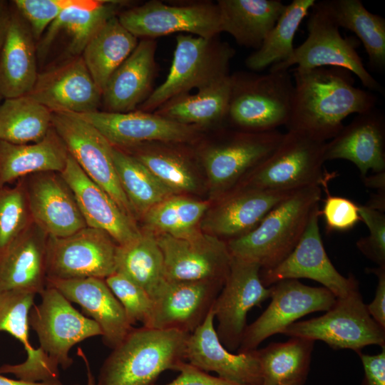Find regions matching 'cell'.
Returning a JSON list of instances; mask_svg holds the SVG:
<instances>
[{
    "label": "cell",
    "instance_id": "cell-1",
    "mask_svg": "<svg viewBox=\"0 0 385 385\" xmlns=\"http://www.w3.org/2000/svg\"><path fill=\"white\" fill-rule=\"evenodd\" d=\"M294 96L287 130H297L325 141L343 128L344 120L374 108V93L354 86V77L339 67L292 70Z\"/></svg>",
    "mask_w": 385,
    "mask_h": 385
},
{
    "label": "cell",
    "instance_id": "cell-2",
    "mask_svg": "<svg viewBox=\"0 0 385 385\" xmlns=\"http://www.w3.org/2000/svg\"><path fill=\"white\" fill-rule=\"evenodd\" d=\"M190 334L142 326L133 328L103 361L96 385H155L167 370L185 362Z\"/></svg>",
    "mask_w": 385,
    "mask_h": 385
},
{
    "label": "cell",
    "instance_id": "cell-3",
    "mask_svg": "<svg viewBox=\"0 0 385 385\" xmlns=\"http://www.w3.org/2000/svg\"><path fill=\"white\" fill-rule=\"evenodd\" d=\"M322 196L321 186L294 192L273 207L249 232L226 242L232 257L269 270L281 263L295 248Z\"/></svg>",
    "mask_w": 385,
    "mask_h": 385
},
{
    "label": "cell",
    "instance_id": "cell-4",
    "mask_svg": "<svg viewBox=\"0 0 385 385\" xmlns=\"http://www.w3.org/2000/svg\"><path fill=\"white\" fill-rule=\"evenodd\" d=\"M232 90L226 121L252 133L277 130L289 121L294 96L290 70L267 74L237 72L231 75Z\"/></svg>",
    "mask_w": 385,
    "mask_h": 385
},
{
    "label": "cell",
    "instance_id": "cell-5",
    "mask_svg": "<svg viewBox=\"0 0 385 385\" xmlns=\"http://www.w3.org/2000/svg\"><path fill=\"white\" fill-rule=\"evenodd\" d=\"M235 53L233 48L217 37L178 35L165 80L152 91L138 110L155 111L175 97L193 88L205 89L230 76V64Z\"/></svg>",
    "mask_w": 385,
    "mask_h": 385
},
{
    "label": "cell",
    "instance_id": "cell-6",
    "mask_svg": "<svg viewBox=\"0 0 385 385\" xmlns=\"http://www.w3.org/2000/svg\"><path fill=\"white\" fill-rule=\"evenodd\" d=\"M327 142L302 132L287 130L275 150L230 191L297 190L327 185L329 178L322 170Z\"/></svg>",
    "mask_w": 385,
    "mask_h": 385
},
{
    "label": "cell",
    "instance_id": "cell-7",
    "mask_svg": "<svg viewBox=\"0 0 385 385\" xmlns=\"http://www.w3.org/2000/svg\"><path fill=\"white\" fill-rule=\"evenodd\" d=\"M307 36L294 48L285 61L270 66V70H289L339 67L349 71L364 87L373 93L384 94L383 86L366 68L357 52L360 43L355 36L343 37L321 1H315L307 22Z\"/></svg>",
    "mask_w": 385,
    "mask_h": 385
},
{
    "label": "cell",
    "instance_id": "cell-8",
    "mask_svg": "<svg viewBox=\"0 0 385 385\" xmlns=\"http://www.w3.org/2000/svg\"><path fill=\"white\" fill-rule=\"evenodd\" d=\"M290 337L319 340L332 349H349L357 354L371 344L385 346V329L369 314L359 284L320 317L294 322L282 333Z\"/></svg>",
    "mask_w": 385,
    "mask_h": 385
},
{
    "label": "cell",
    "instance_id": "cell-9",
    "mask_svg": "<svg viewBox=\"0 0 385 385\" xmlns=\"http://www.w3.org/2000/svg\"><path fill=\"white\" fill-rule=\"evenodd\" d=\"M40 295V303L30 311L29 326L38 336L39 348L54 365L66 369L73 364L71 349L86 339L102 337V331L56 288L46 286Z\"/></svg>",
    "mask_w": 385,
    "mask_h": 385
},
{
    "label": "cell",
    "instance_id": "cell-10",
    "mask_svg": "<svg viewBox=\"0 0 385 385\" xmlns=\"http://www.w3.org/2000/svg\"><path fill=\"white\" fill-rule=\"evenodd\" d=\"M118 19L135 37L154 38L178 32L212 38L222 32L220 11L212 1L167 4L151 0L120 11Z\"/></svg>",
    "mask_w": 385,
    "mask_h": 385
},
{
    "label": "cell",
    "instance_id": "cell-11",
    "mask_svg": "<svg viewBox=\"0 0 385 385\" xmlns=\"http://www.w3.org/2000/svg\"><path fill=\"white\" fill-rule=\"evenodd\" d=\"M51 125L83 171L135 220L117 175L113 145L93 126L73 113H52Z\"/></svg>",
    "mask_w": 385,
    "mask_h": 385
},
{
    "label": "cell",
    "instance_id": "cell-12",
    "mask_svg": "<svg viewBox=\"0 0 385 385\" xmlns=\"http://www.w3.org/2000/svg\"><path fill=\"white\" fill-rule=\"evenodd\" d=\"M118 244L106 232L86 227L68 236H48L47 279H106L116 272Z\"/></svg>",
    "mask_w": 385,
    "mask_h": 385
},
{
    "label": "cell",
    "instance_id": "cell-13",
    "mask_svg": "<svg viewBox=\"0 0 385 385\" xmlns=\"http://www.w3.org/2000/svg\"><path fill=\"white\" fill-rule=\"evenodd\" d=\"M283 135L278 130L252 133L235 129L223 140L202 149L200 158L212 192H229L275 150Z\"/></svg>",
    "mask_w": 385,
    "mask_h": 385
},
{
    "label": "cell",
    "instance_id": "cell-14",
    "mask_svg": "<svg viewBox=\"0 0 385 385\" xmlns=\"http://www.w3.org/2000/svg\"><path fill=\"white\" fill-rule=\"evenodd\" d=\"M271 302L244 332L237 353L257 349L273 334H282L299 318L314 312H327L337 297L324 287L305 285L298 279H284L271 285Z\"/></svg>",
    "mask_w": 385,
    "mask_h": 385
},
{
    "label": "cell",
    "instance_id": "cell-15",
    "mask_svg": "<svg viewBox=\"0 0 385 385\" xmlns=\"http://www.w3.org/2000/svg\"><path fill=\"white\" fill-rule=\"evenodd\" d=\"M154 234L168 281L225 282L232 260L226 242L200 230L188 237Z\"/></svg>",
    "mask_w": 385,
    "mask_h": 385
},
{
    "label": "cell",
    "instance_id": "cell-16",
    "mask_svg": "<svg viewBox=\"0 0 385 385\" xmlns=\"http://www.w3.org/2000/svg\"><path fill=\"white\" fill-rule=\"evenodd\" d=\"M260 270L257 263L232 257L227 277L212 307L217 336L230 351L240 345L250 310L270 298L271 287L263 285Z\"/></svg>",
    "mask_w": 385,
    "mask_h": 385
},
{
    "label": "cell",
    "instance_id": "cell-17",
    "mask_svg": "<svg viewBox=\"0 0 385 385\" xmlns=\"http://www.w3.org/2000/svg\"><path fill=\"white\" fill-rule=\"evenodd\" d=\"M319 205L315 206L307 227L293 251L279 265L269 270H260L264 286L268 287L284 279H310L321 283L337 298L346 297L359 284L351 274L342 275L327 256L322 240Z\"/></svg>",
    "mask_w": 385,
    "mask_h": 385
},
{
    "label": "cell",
    "instance_id": "cell-18",
    "mask_svg": "<svg viewBox=\"0 0 385 385\" xmlns=\"http://www.w3.org/2000/svg\"><path fill=\"white\" fill-rule=\"evenodd\" d=\"M75 115L93 126L113 147L121 150L150 142L188 143L199 136L197 126L140 110L125 113L98 110Z\"/></svg>",
    "mask_w": 385,
    "mask_h": 385
},
{
    "label": "cell",
    "instance_id": "cell-19",
    "mask_svg": "<svg viewBox=\"0 0 385 385\" xmlns=\"http://www.w3.org/2000/svg\"><path fill=\"white\" fill-rule=\"evenodd\" d=\"M52 113L80 114L98 110L102 93L81 56L38 73L27 94Z\"/></svg>",
    "mask_w": 385,
    "mask_h": 385
},
{
    "label": "cell",
    "instance_id": "cell-20",
    "mask_svg": "<svg viewBox=\"0 0 385 385\" xmlns=\"http://www.w3.org/2000/svg\"><path fill=\"white\" fill-rule=\"evenodd\" d=\"M22 180L31 220L48 236H68L87 226L60 173H38Z\"/></svg>",
    "mask_w": 385,
    "mask_h": 385
},
{
    "label": "cell",
    "instance_id": "cell-21",
    "mask_svg": "<svg viewBox=\"0 0 385 385\" xmlns=\"http://www.w3.org/2000/svg\"><path fill=\"white\" fill-rule=\"evenodd\" d=\"M60 175L71 189L88 227L107 232L118 245L140 236L142 231L135 220L83 171L70 154Z\"/></svg>",
    "mask_w": 385,
    "mask_h": 385
},
{
    "label": "cell",
    "instance_id": "cell-22",
    "mask_svg": "<svg viewBox=\"0 0 385 385\" xmlns=\"http://www.w3.org/2000/svg\"><path fill=\"white\" fill-rule=\"evenodd\" d=\"M225 282L168 281L154 299L150 328L191 334L205 321Z\"/></svg>",
    "mask_w": 385,
    "mask_h": 385
},
{
    "label": "cell",
    "instance_id": "cell-23",
    "mask_svg": "<svg viewBox=\"0 0 385 385\" xmlns=\"http://www.w3.org/2000/svg\"><path fill=\"white\" fill-rule=\"evenodd\" d=\"M214 324L211 309L202 324L188 336L186 362L242 385H261L262 378L257 349L232 353L221 343Z\"/></svg>",
    "mask_w": 385,
    "mask_h": 385
},
{
    "label": "cell",
    "instance_id": "cell-24",
    "mask_svg": "<svg viewBox=\"0 0 385 385\" xmlns=\"http://www.w3.org/2000/svg\"><path fill=\"white\" fill-rule=\"evenodd\" d=\"M296 190L242 189L223 195L208 209L200 225L202 232L229 240L252 230L277 205Z\"/></svg>",
    "mask_w": 385,
    "mask_h": 385
},
{
    "label": "cell",
    "instance_id": "cell-25",
    "mask_svg": "<svg viewBox=\"0 0 385 385\" xmlns=\"http://www.w3.org/2000/svg\"><path fill=\"white\" fill-rule=\"evenodd\" d=\"M36 295L29 292L0 289V332L17 339L27 355L22 363L1 366L0 374H11L28 381L57 380L58 367L40 348H34L29 339V317Z\"/></svg>",
    "mask_w": 385,
    "mask_h": 385
},
{
    "label": "cell",
    "instance_id": "cell-26",
    "mask_svg": "<svg viewBox=\"0 0 385 385\" xmlns=\"http://www.w3.org/2000/svg\"><path fill=\"white\" fill-rule=\"evenodd\" d=\"M346 160L354 163L364 179L371 170L385 172V116L374 109L361 114L327 141L324 160Z\"/></svg>",
    "mask_w": 385,
    "mask_h": 385
},
{
    "label": "cell",
    "instance_id": "cell-27",
    "mask_svg": "<svg viewBox=\"0 0 385 385\" xmlns=\"http://www.w3.org/2000/svg\"><path fill=\"white\" fill-rule=\"evenodd\" d=\"M46 286L56 288L71 302L78 304L100 327L103 343L109 348L118 345L133 328L105 279H47Z\"/></svg>",
    "mask_w": 385,
    "mask_h": 385
},
{
    "label": "cell",
    "instance_id": "cell-28",
    "mask_svg": "<svg viewBox=\"0 0 385 385\" xmlns=\"http://www.w3.org/2000/svg\"><path fill=\"white\" fill-rule=\"evenodd\" d=\"M156 46L154 38H142L112 73L102 92L106 111H133L148 98L156 68Z\"/></svg>",
    "mask_w": 385,
    "mask_h": 385
},
{
    "label": "cell",
    "instance_id": "cell-29",
    "mask_svg": "<svg viewBox=\"0 0 385 385\" xmlns=\"http://www.w3.org/2000/svg\"><path fill=\"white\" fill-rule=\"evenodd\" d=\"M48 235L33 221L0 255V289L41 294L46 287Z\"/></svg>",
    "mask_w": 385,
    "mask_h": 385
},
{
    "label": "cell",
    "instance_id": "cell-30",
    "mask_svg": "<svg viewBox=\"0 0 385 385\" xmlns=\"http://www.w3.org/2000/svg\"><path fill=\"white\" fill-rule=\"evenodd\" d=\"M38 75L36 41L28 24L11 4L10 24L0 51L1 96L11 98L27 95Z\"/></svg>",
    "mask_w": 385,
    "mask_h": 385
},
{
    "label": "cell",
    "instance_id": "cell-31",
    "mask_svg": "<svg viewBox=\"0 0 385 385\" xmlns=\"http://www.w3.org/2000/svg\"><path fill=\"white\" fill-rule=\"evenodd\" d=\"M68 151L51 126L40 141L14 144L0 140V187L38 173H61Z\"/></svg>",
    "mask_w": 385,
    "mask_h": 385
},
{
    "label": "cell",
    "instance_id": "cell-32",
    "mask_svg": "<svg viewBox=\"0 0 385 385\" xmlns=\"http://www.w3.org/2000/svg\"><path fill=\"white\" fill-rule=\"evenodd\" d=\"M222 32L237 44L257 50L282 15L281 0H218Z\"/></svg>",
    "mask_w": 385,
    "mask_h": 385
},
{
    "label": "cell",
    "instance_id": "cell-33",
    "mask_svg": "<svg viewBox=\"0 0 385 385\" xmlns=\"http://www.w3.org/2000/svg\"><path fill=\"white\" fill-rule=\"evenodd\" d=\"M124 4L123 1L103 0L96 6H77L66 9L48 26L36 43L37 57L42 59L47 55L62 31L71 38L66 51L67 56H81L93 34L107 20L118 16Z\"/></svg>",
    "mask_w": 385,
    "mask_h": 385
},
{
    "label": "cell",
    "instance_id": "cell-34",
    "mask_svg": "<svg viewBox=\"0 0 385 385\" xmlns=\"http://www.w3.org/2000/svg\"><path fill=\"white\" fill-rule=\"evenodd\" d=\"M138 43V38L121 24L118 16L107 20L93 34L81 56L101 93L110 76Z\"/></svg>",
    "mask_w": 385,
    "mask_h": 385
},
{
    "label": "cell",
    "instance_id": "cell-35",
    "mask_svg": "<svg viewBox=\"0 0 385 385\" xmlns=\"http://www.w3.org/2000/svg\"><path fill=\"white\" fill-rule=\"evenodd\" d=\"M333 21L355 34L368 56L374 72L385 70V19L369 11L361 0L320 1Z\"/></svg>",
    "mask_w": 385,
    "mask_h": 385
},
{
    "label": "cell",
    "instance_id": "cell-36",
    "mask_svg": "<svg viewBox=\"0 0 385 385\" xmlns=\"http://www.w3.org/2000/svg\"><path fill=\"white\" fill-rule=\"evenodd\" d=\"M231 75L193 95L185 93L154 111L173 121L198 128L226 121L231 96Z\"/></svg>",
    "mask_w": 385,
    "mask_h": 385
},
{
    "label": "cell",
    "instance_id": "cell-37",
    "mask_svg": "<svg viewBox=\"0 0 385 385\" xmlns=\"http://www.w3.org/2000/svg\"><path fill=\"white\" fill-rule=\"evenodd\" d=\"M115 262L116 272L142 287L153 300L167 282L161 250L154 232L147 229L136 240L118 245Z\"/></svg>",
    "mask_w": 385,
    "mask_h": 385
},
{
    "label": "cell",
    "instance_id": "cell-38",
    "mask_svg": "<svg viewBox=\"0 0 385 385\" xmlns=\"http://www.w3.org/2000/svg\"><path fill=\"white\" fill-rule=\"evenodd\" d=\"M314 344L310 339L290 337L285 342L270 343L257 349L262 378L261 385L304 383Z\"/></svg>",
    "mask_w": 385,
    "mask_h": 385
},
{
    "label": "cell",
    "instance_id": "cell-39",
    "mask_svg": "<svg viewBox=\"0 0 385 385\" xmlns=\"http://www.w3.org/2000/svg\"><path fill=\"white\" fill-rule=\"evenodd\" d=\"M52 112L29 95L4 98L0 104V140L14 144L41 140L51 128Z\"/></svg>",
    "mask_w": 385,
    "mask_h": 385
},
{
    "label": "cell",
    "instance_id": "cell-40",
    "mask_svg": "<svg viewBox=\"0 0 385 385\" xmlns=\"http://www.w3.org/2000/svg\"><path fill=\"white\" fill-rule=\"evenodd\" d=\"M171 142H150L129 148L174 195L192 192L198 187L188 156L170 147Z\"/></svg>",
    "mask_w": 385,
    "mask_h": 385
},
{
    "label": "cell",
    "instance_id": "cell-41",
    "mask_svg": "<svg viewBox=\"0 0 385 385\" xmlns=\"http://www.w3.org/2000/svg\"><path fill=\"white\" fill-rule=\"evenodd\" d=\"M315 0H293L286 5L277 23L261 46L245 59L247 68L258 71L287 60L293 53L294 38Z\"/></svg>",
    "mask_w": 385,
    "mask_h": 385
},
{
    "label": "cell",
    "instance_id": "cell-42",
    "mask_svg": "<svg viewBox=\"0 0 385 385\" xmlns=\"http://www.w3.org/2000/svg\"><path fill=\"white\" fill-rule=\"evenodd\" d=\"M113 158L121 188L136 216L174 195L138 159L113 146Z\"/></svg>",
    "mask_w": 385,
    "mask_h": 385
},
{
    "label": "cell",
    "instance_id": "cell-43",
    "mask_svg": "<svg viewBox=\"0 0 385 385\" xmlns=\"http://www.w3.org/2000/svg\"><path fill=\"white\" fill-rule=\"evenodd\" d=\"M209 203L182 195H173L143 215L147 230L175 237H188L197 231Z\"/></svg>",
    "mask_w": 385,
    "mask_h": 385
},
{
    "label": "cell",
    "instance_id": "cell-44",
    "mask_svg": "<svg viewBox=\"0 0 385 385\" xmlns=\"http://www.w3.org/2000/svg\"><path fill=\"white\" fill-rule=\"evenodd\" d=\"M32 222L22 178L0 187V255Z\"/></svg>",
    "mask_w": 385,
    "mask_h": 385
},
{
    "label": "cell",
    "instance_id": "cell-45",
    "mask_svg": "<svg viewBox=\"0 0 385 385\" xmlns=\"http://www.w3.org/2000/svg\"><path fill=\"white\" fill-rule=\"evenodd\" d=\"M105 281L122 305L130 324L140 322L143 327H150L154 312L153 299L142 287L119 272L111 274Z\"/></svg>",
    "mask_w": 385,
    "mask_h": 385
},
{
    "label": "cell",
    "instance_id": "cell-46",
    "mask_svg": "<svg viewBox=\"0 0 385 385\" xmlns=\"http://www.w3.org/2000/svg\"><path fill=\"white\" fill-rule=\"evenodd\" d=\"M103 0H14L11 4L28 24L36 41L66 9L77 6H96Z\"/></svg>",
    "mask_w": 385,
    "mask_h": 385
},
{
    "label": "cell",
    "instance_id": "cell-47",
    "mask_svg": "<svg viewBox=\"0 0 385 385\" xmlns=\"http://www.w3.org/2000/svg\"><path fill=\"white\" fill-rule=\"evenodd\" d=\"M359 212L369 234L359 239L356 247L378 266H385V215L366 205H359Z\"/></svg>",
    "mask_w": 385,
    "mask_h": 385
},
{
    "label": "cell",
    "instance_id": "cell-48",
    "mask_svg": "<svg viewBox=\"0 0 385 385\" xmlns=\"http://www.w3.org/2000/svg\"><path fill=\"white\" fill-rule=\"evenodd\" d=\"M327 197L320 210L329 231H347L361 220L359 205L352 200L329 194L326 187Z\"/></svg>",
    "mask_w": 385,
    "mask_h": 385
},
{
    "label": "cell",
    "instance_id": "cell-49",
    "mask_svg": "<svg viewBox=\"0 0 385 385\" xmlns=\"http://www.w3.org/2000/svg\"><path fill=\"white\" fill-rule=\"evenodd\" d=\"M179 375L165 385H242L207 372L184 362L178 369Z\"/></svg>",
    "mask_w": 385,
    "mask_h": 385
},
{
    "label": "cell",
    "instance_id": "cell-50",
    "mask_svg": "<svg viewBox=\"0 0 385 385\" xmlns=\"http://www.w3.org/2000/svg\"><path fill=\"white\" fill-rule=\"evenodd\" d=\"M366 271L375 274L378 279L374 299L366 308L373 319L385 329V266L366 268Z\"/></svg>",
    "mask_w": 385,
    "mask_h": 385
},
{
    "label": "cell",
    "instance_id": "cell-51",
    "mask_svg": "<svg viewBox=\"0 0 385 385\" xmlns=\"http://www.w3.org/2000/svg\"><path fill=\"white\" fill-rule=\"evenodd\" d=\"M358 354L364 371V385H385V346L376 355Z\"/></svg>",
    "mask_w": 385,
    "mask_h": 385
},
{
    "label": "cell",
    "instance_id": "cell-52",
    "mask_svg": "<svg viewBox=\"0 0 385 385\" xmlns=\"http://www.w3.org/2000/svg\"><path fill=\"white\" fill-rule=\"evenodd\" d=\"M11 16V1L0 0V51L4 44Z\"/></svg>",
    "mask_w": 385,
    "mask_h": 385
},
{
    "label": "cell",
    "instance_id": "cell-53",
    "mask_svg": "<svg viewBox=\"0 0 385 385\" xmlns=\"http://www.w3.org/2000/svg\"><path fill=\"white\" fill-rule=\"evenodd\" d=\"M0 385H65L59 379L46 381H28L21 379H13L0 374ZM72 385H79L78 384Z\"/></svg>",
    "mask_w": 385,
    "mask_h": 385
},
{
    "label": "cell",
    "instance_id": "cell-54",
    "mask_svg": "<svg viewBox=\"0 0 385 385\" xmlns=\"http://www.w3.org/2000/svg\"><path fill=\"white\" fill-rule=\"evenodd\" d=\"M364 180L367 187L378 189L380 192H385V172L370 177L366 176Z\"/></svg>",
    "mask_w": 385,
    "mask_h": 385
},
{
    "label": "cell",
    "instance_id": "cell-55",
    "mask_svg": "<svg viewBox=\"0 0 385 385\" xmlns=\"http://www.w3.org/2000/svg\"><path fill=\"white\" fill-rule=\"evenodd\" d=\"M78 355L82 358L85 363L86 369V376H87V382L86 385H96V379L93 376V374L92 373L91 366L89 364V361L84 354L83 351L81 349H78Z\"/></svg>",
    "mask_w": 385,
    "mask_h": 385
},
{
    "label": "cell",
    "instance_id": "cell-56",
    "mask_svg": "<svg viewBox=\"0 0 385 385\" xmlns=\"http://www.w3.org/2000/svg\"><path fill=\"white\" fill-rule=\"evenodd\" d=\"M304 383L302 382H293V383H289V384H282V385H303Z\"/></svg>",
    "mask_w": 385,
    "mask_h": 385
},
{
    "label": "cell",
    "instance_id": "cell-57",
    "mask_svg": "<svg viewBox=\"0 0 385 385\" xmlns=\"http://www.w3.org/2000/svg\"><path fill=\"white\" fill-rule=\"evenodd\" d=\"M2 99H4V98H3V97H2V96H1V94H0V104H1V101H2Z\"/></svg>",
    "mask_w": 385,
    "mask_h": 385
}]
</instances>
